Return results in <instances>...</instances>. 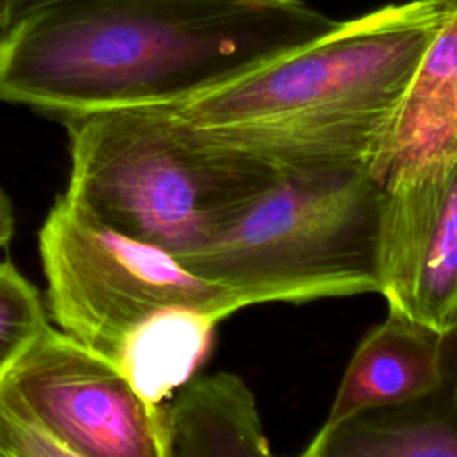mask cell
<instances>
[{
    "instance_id": "6da1fadb",
    "label": "cell",
    "mask_w": 457,
    "mask_h": 457,
    "mask_svg": "<svg viewBox=\"0 0 457 457\" xmlns=\"http://www.w3.org/2000/svg\"><path fill=\"white\" fill-rule=\"evenodd\" d=\"M337 23L300 0H54L0 30V100L61 118L170 104Z\"/></svg>"
},
{
    "instance_id": "7a4b0ae2",
    "label": "cell",
    "mask_w": 457,
    "mask_h": 457,
    "mask_svg": "<svg viewBox=\"0 0 457 457\" xmlns=\"http://www.w3.org/2000/svg\"><path fill=\"white\" fill-rule=\"evenodd\" d=\"M450 0L386 5L168 107L200 141L278 175L366 170ZM380 180V179H378Z\"/></svg>"
},
{
    "instance_id": "3957f363",
    "label": "cell",
    "mask_w": 457,
    "mask_h": 457,
    "mask_svg": "<svg viewBox=\"0 0 457 457\" xmlns=\"http://www.w3.org/2000/svg\"><path fill=\"white\" fill-rule=\"evenodd\" d=\"M64 196L107 228L182 266L280 177L200 141L164 105L64 116Z\"/></svg>"
},
{
    "instance_id": "277c9868",
    "label": "cell",
    "mask_w": 457,
    "mask_h": 457,
    "mask_svg": "<svg viewBox=\"0 0 457 457\" xmlns=\"http://www.w3.org/2000/svg\"><path fill=\"white\" fill-rule=\"evenodd\" d=\"M382 180L366 170L280 177L184 264L257 303L377 293Z\"/></svg>"
},
{
    "instance_id": "5b68a950",
    "label": "cell",
    "mask_w": 457,
    "mask_h": 457,
    "mask_svg": "<svg viewBox=\"0 0 457 457\" xmlns=\"http://www.w3.org/2000/svg\"><path fill=\"white\" fill-rule=\"evenodd\" d=\"M48 305L59 327L114 362L127 336L168 307L228 318L257 305L245 291L186 270L166 252L114 232L57 198L39 230Z\"/></svg>"
},
{
    "instance_id": "8992f818",
    "label": "cell",
    "mask_w": 457,
    "mask_h": 457,
    "mask_svg": "<svg viewBox=\"0 0 457 457\" xmlns=\"http://www.w3.org/2000/svg\"><path fill=\"white\" fill-rule=\"evenodd\" d=\"M0 398L37 421L71 457H166L162 405L116 362L46 328L0 380Z\"/></svg>"
},
{
    "instance_id": "52a82bcc",
    "label": "cell",
    "mask_w": 457,
    "mask_h": 457,
    "mask_svg": "<svg viewBox=\"0 0 457 457\" xmlns=\"http://www.w3.org/2000/svg\"><path fill=\"white\" fill-rule=\"evenodd\" d=\"M375 277L389 311L457 334V152L384 179Z\"/></svg>"
},
{
    "instance_id": "ba28073f",
    "label": "cell",
    "mask_w": 457,
    "mask_h": 457,
    "mask_svg": "<svg viewBox=\"0 0 457 457\" xmlns=\"http://www.w3.org/2000/svg\"><path fill=\"white\" fill-rule=\"evenodd\" d=\"M455 336L437 334L389 311L357 345L327 420L314 436H323L362 412L445 391L450 378L448 350Z\"/></svg>"
},
{
    "instance_id": "9c48e42d",
    "label": "cell",
    "mask_w": 457,
    "mask_h": 457,
    "mask_svg": "<svg viewBox=\"0 0 457 457\" xmlns=\"http://www.w3.org/2000/svg\"><path fill=\"white\" fill-rule=\"evenodd\" d=\"M162 412L166 457L270 455L255 396L236 373L193 377Z\"/></svg>"
},
{
    "instance_id": "30bf717a",
    "label": "cell",
    "mask_w": 457,
    "mask_h": 457,
    "mask_svg": "<svg viewBox=\"0 0 457 457\" xmlns=\"http://www.w3.org/2000/svg\"><path fill=\"white\" fill-rule=\"evenodd\" d=\"M457 152V0L423 52L393 118L378 179Z\"/></svg>"
},
{
    "instance_id": "8fae6325",
    "label": "cell",
    "mask_w": 457,
    "mask_h": 457,
    "mask_svg": "<svg viewBox=\"0 0 457 457\" xmlns=\"http://www.w3.org/2000/svg\"><path fill=\"white\" fill-rule=\"evenodd\" d=\"M305 457H457V407L443 391L418 402L362 412L323 436Z\"/></svg>"
},
{
    "instance_id": "7c38bea8",
    "label": "cell",
    "mask_w": 457,
    "mask_h": 457,
    "mask_svg": "<svg viewBox=\"0 0 457 457\" xmlns=\"http://www.w3.org/2000/svg\"><path fill=\"white\" fill-rule=\"evenodd\" d=\"M220 318L193 307H168L123 341L114 362L141 398L161 405L205 362Z\"/></svg>"
},
{
    "instance_id": "4fadbf2b",
    "label": "cell",
    "mask_w": 457,
    "mask_h": 457,
    "mask_svg": "<svg viewBox=\"0 0 457 457\" xmlns=\"http://www.w3.org/2000/svg\"><path fill=\"white\" fill-rule=\"evenodd\" d=\"M37 289L9 262H0V380L48 328Z\"/></svg>"
},
{
    "instance_id": "5bb4252c",
    "label": "cell",
    "mask_w": 457,
    "mask_h": 457,
    "mask_svg": "<svg viewBox=\"0 0 457 457\" xmlns=\"http://www.w3.org/2000/svg\"><path fill=\"white\" fill-rule=\"evenodd\" d=\"M0 457H71L37 421L0 398Z\"/></svg>"
},
{
    "instance_id": "9a60e30c",
    "label": "cell",
    "mask_w": 457,
    "mask_h": 457,
    "mask_svg": "<svg viewBox=\"0 0 457 457\" xmlns=\"http://www.w3.org/2000/svg\"><path fill=\"white\" fill-rule=\"evenodd\" d=\"M14 234V212L9 198L0 189V248H4Z\"/></svg>"
},
{
    "instance_id": "2e32d148",
    "label": "cell",
    "mask_w": 457,
    "mask_h": 457,
    "mask_svg": "<svg viewBox=\"0 0 457 457\" xmlns=\"http://www.w3.org/2000/svg\"><path fill=\"white\" fill-rule=\"evenodd\" d=\"M48 2H54V0H12V20L37 5H43V4H48ZM11 20V21H12Z\"/></svg>"
},
{
    "instance_id": "e0dca14e",
    "label": "cell",
    "mask_w": 457,
    "mask_h": 457,
    "mask_svg": "<svg viewBox=\"0 0 457 457\" xmlns=\"http://www.w3.org/2000/svg\"><path fill=\"white\" fill-rule=\"evenodd\" d=\"M12 20V0H0V30H4Z\"/></svg>"
},
{
    "instance_id": "ac0fdd59",
    "label": "cell",
    "mask_w": 457,
    "mask_h": 457,
    "mask_svg": "<svg viewBox=\"0 0 457 457\" xmlns=\"http://www.w3.org/2000/svg\"><path fill=\"white\" fill-rule=\"evenodd\" d=\"M453 402H455V407H457V384L453 387Z\"/></svg>"
}]
</instances>
